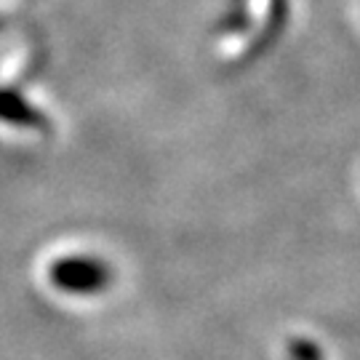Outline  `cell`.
Here are the masks:
<instances>
[{"mask_svg":"<svg viewBox=\"0 0 360 360\" xmlns=\"http://www.w3.org/2000/svg\"><path fill=\"white\" fill-rule=\"evenodd\" d=\"M112 278H115L112 267L104 259L91 257V254L62 257L51 262V267H49V281L53 288L72 296L102 294L112 285Z\"/></svg>","mask_w":360,"mask_h":360,"instance_id":"1","label":"cell"},{"mask_svg":"<svg viewBox=\"0 0 360 360\" xmlns=\"http://www.w3.org/2000/svg\"><path fill=\"white\" fill-rule=\"evenodd\" d=\"M0 120L13 123V126H30V129L43 126V115L13 91H0Z\"/></svg>","mask_w":360,"mask_h":360,"instance_id":"2","label":"cell"}]
</instances>
